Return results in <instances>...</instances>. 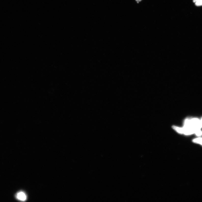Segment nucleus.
I'll use <instances>...</instances> for the list:
<instances>
[{
	"label": "nucleus",
	"instance_id": "obj_3",
	"mask_svg": "<svg viewBox=\"0 0 202 202\" xmlns=\"http://www.w3.org/2000/svg\"><path fill=\"white\" fill-rule=\"evenodd\" d=\"M195 134L197 136H201L202 135V131L201 130H198L196 131Z\"/></svg>",
	"mask_w": 202,
	"mask_h": 202
},
{
	"label": "nucleus",
	"instance_id": "obj_4",
	"mask_svg": "<svg viewBox=\"0 0 202 202\" xmlns=\"http://www.w3.org/2000/svg\"><path fill=\"white\" fill-rule=\"evenodd\" d=\"M196 2L195 5L197 6H201L202 5V0H198Z\"/></svg>",
	"mask_w": 202,
	"mask_h": 202
},
{
	"label": "nucleus",
	"instance_id": "obj_1",
	"mask_svg": "<svg viewBox=\"0 0 202 202\" xmlns=\"http://www.w3.org/2000/svg\"><path fill=\"white\" fill-rule=\"evenodd\" d=\"M26 194L23 191H20L17 193L16 195L17 199L19 201H25L27 199Z\"/></svg>",
	"mask_w": 202,
	"mask_h": 202
},
{
	"label": "nucleus",
	"instance_id": "obj_5",
	"mask_svg": "<svg viewBox=\"0 0 202 202\" xmlns=\"http://www.w3.org/2000/svg\"><path fill=\"white\" fill-rule=\"evenodd\" d=\"M142 0H136V1H137V2H138V1L139 2H140V1H141Z\"/></svg>",
	"mask_w": 202,
	"mask_h": 202
},
{
	"label": "nucleus",
	"instance_id": "obj_6",
	"mask_svg": "<svg viewBox=\"0 0 202 202\" xmlns=\"http://www.w3.org/2000/svg\"><path fill=\"white\" fill-rule=\"evenodd\" d=\"M198 0H193V1L194 2H197Z\"/></svg>",
	"mask_w": 202,
	"mask_h": 202
},
{
	"label": "nucleus",
	"instance_id": "obj_2",
	"mask_svg": "<svg viewBox=\"0 0 202 202\" xmlns=\"http://www.w3.org/2000/svg\"><path fill=\"white\" fill-rule=\"evenodd\" d=\"M193 141L194 143L202 145V138H199L194 139Z\"/></svg>",
	"mask_w": 202,
	"mask_h": 202
},
{
	"label": "nucleus",
	"instance_id": "obj_7",
	"mask_svg": "<svg viewBox=\"0 0 202 202\" xmlns=\"http://www.w3.org/2000/svg\"><path fill=\"white\" fill-rule=\"evenodd\" d=\"M137 3H139V2H138V1L137 2Z\"/></svg>",
	"mask_w": 202,
	"mask_h": 202
}]
</instances>
